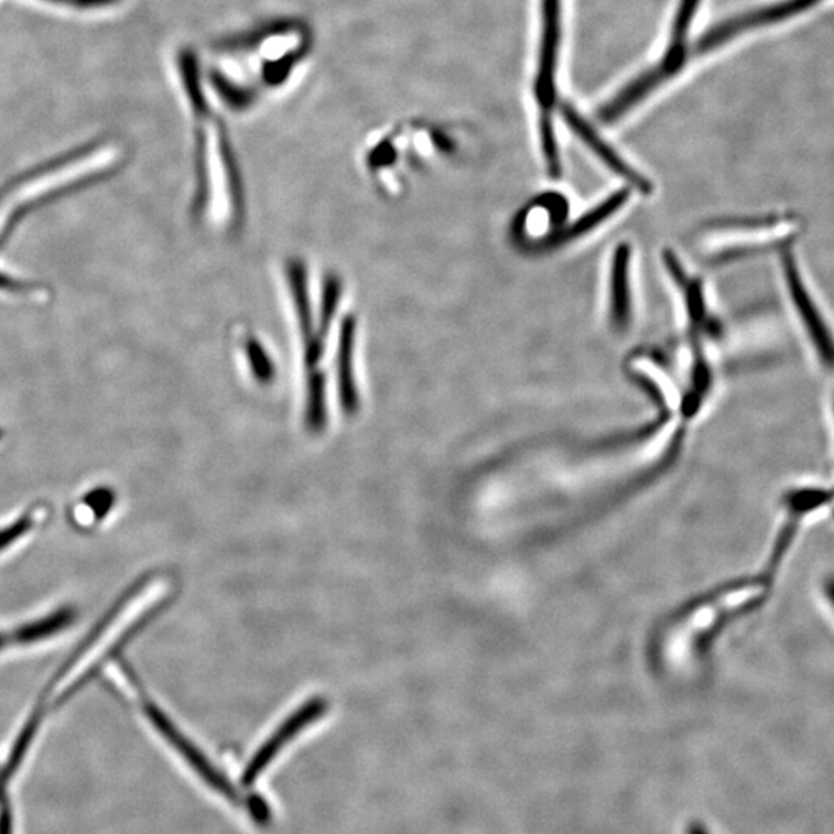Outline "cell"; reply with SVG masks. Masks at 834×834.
<instances>
[{"label":"cell","mask_w":834,"mask_h":834,"mask_svg":"<svg viewBox=\"0 0 834 834\" xmlns=\"http://www.w3.org/2000/svg\"><path fill=\"white\" fill-rule=\"evenodd\" d=\"M780 279L791 317L819 370L834 378V321L806 274L795 245L779 251Z\"/></svg>","instance_id":"cell-1"},{"label":"cell","mask_w":834,"mask_h":834,"mask_svg":"<svg viewBox=\"0 0 834 834\" xmlns=\"http://www.w3.org/2000/svg\"><path fill=\"white\" fill-rule=\"evenodd\" d=\"M701 3L702 0H680L674 21H672L670 44H668L667 52L661 56L659 64L638 76L632 83L618 91L609 102L605 104L599 110L602 121L614 122L625 117L629 110L645 101L649 95L659 90L663 84L675 78L685 68L687 59L691 57L687 36H690L691 25L697 17Z\"/></svg>","instance_id":"cell-2"},{"label":"cell","mask_w":834,"mask_h":834,"mask_svg":"<svg viewBox=\"0 0 834 834\" xmlns=\"http://www.w3.org/2000/svg\"><path fill=\"white\" fill-rule=\"evenodd\" d=\"M561 0H541V30L538 44L535 99L538 121H553L559 106V65L563 33Z\"/></svg>","instance_id":"cell-3"},{"label":"cell","mask_w":834,"mask_h":834,"mask_svg":"<svg viewBox=\"0 0 834 834\" xmlns=\"http://www.w3.org/2000/svg\"><path fill=\"white\" fill-rule=\"evenodd\" d=\"M819 2H822V0H782V2L772 3V6L762 7V9L726 19L721 24L714 25L708 32L703 33L701 40L695 42V45L691 48V57L708 55L714 50L721 48L722 45L736 40L740 34L798 17L803 11L810 10L811 7L817 6Z\"/></svg>","instance_id":"cell-4"},{"label":"cell","mask_w":834,"mask_h":834,"mask_svg":"<svg viewBox=\"0 0 834 834\" xmlns=\"http://www.w3.org/2000/svg\"><path fill=\"white\" fill-rule=\"evenodd\" d=\"M144 711L145 714H148L149 721L152 722L153 726L158 729V733H160L161 736H164V739L180 752V756L189 763L192 770L197 772L203 782H206L207 786L214 788L218 794L228 798L229 801L236 803L243 801V798L238 793L237 788H234L232 783L226 779V776L217 770V767L207 759L205 752H203L194 741L187 739V737L184 736L174 724H172L171 718L165 716L163 711L150 702L145 703Z\"/></svg>","instance_id":"cell-5"},{"label":"cell","mask_w":834,"mask_h":834,"mask_svg":"<svg viewBox=\"0 0 834 834\" xmlns=\"http://www.w3.org/2000/svg\"><path fill=\"white\" fill-rule=\"evenodd\" d=\"M326 711H328V702L321 697L311 698V701L303 703L299 710H295L294 713H292L291 716L277 728V732L272 734V736L269 737L259 749H257L256 755H253L252 759L249 760V763L246 765L243 775H241V782H243V786H253L256 780L263 775L264 770H267L268 765L279 756V752L282 751V749L286 747L295 736H299L306 726L315 724L318 718L325 716Z\"/></svg>","instance_id":"cell-6"},{"label":"cell","mask_w":834,"mask_h":834,"mask_svg":"<svg viewBox=\"0 0 834 834\" xmlns=\"http://www.w3.org/2000/svg\"><path fill=\"white\" fill-rule=\"evenodd\" d=\"M560 113L568 129H571L572 132H574L576 137H578L580 140H582L584 144H586L587 148H589L592 152H594L595 155H597L599 160L614 172V174L620 175L621 178H625L626 182L632 184L638 191H651V184H649L648 180L638 174L632 165L626 163V161L622 160V158L618 155V153L615 152V150L610 148L602 137H599L597 130H595L594 127H592L589 122H587L586 119L574 109V107L564 102L560 104Z\"/></svg>","instance_id":"cell-7"},{"label":"cell","mask_w":834,"mask_h":834,"mask_svg":"<svg viewBox=\"0 0 834 834\" xmlns=\"http://www.w3.org/2000/svg\"><path fill=\"white\" fill-rule=\"evenodd\" d=\"M628 248L621 246L615 253L613 268V318L617 326H625L629 317V286H628Z\"/></svg>","instance_id":"cell-8"},{"label":"cell","mask_w":834,"mask_h":834,"mask_svg":"<svg viewBox=\"0 0 834 834\" xmlns=\"http://www.w3.org/2000/svg\"><path fill=\"white\" fill-rule=\"evenodd\" d=\"M73 618H75L73 609H68L67 607V609L57 610V613L50 615L44 620L34 621L32 625L19 629L14 633V640L22 645L34 643V641L42 640V638H47L67 628Z\"/></svg>","instance_id":"cell-9"},{"label":"cell","mask_w":834,"mask_h":834,"mask_svg":"<svg viewBox=\"0 0 834 834\" xmlns=\"http://www.w3.org/2000/svg\"><path fill=\"white\" fill-rule=\"evenodd\" d=\"M40 722L41 711H37V713H34L32 718H30L25 728L22 729L21 736L18 737L17 745H14L13 751H11L6 767H3L2 772H0V798L6 793V788L9 786L10 779L13 778L14 772L18 771L19 765H21L22 759H24L26 749H29L30 744H32L37 726H40Z\"/></svg>","instance_id":"cell-10"},{"label":"cell","mask_w":834,"mask_h":834,"mask_svg":"<svg viewBox=\"0 0 834 834\" xmlns=\"http://www.w3.org/2000/svg\"><path fill=\"white\" fill-rule=\"evenodd\" d=\"M626 198H628V192L626 191H620L617 192V194H614L613 197L607 199V202L602 203L597 209L592 210V213L580 218V220L572 226V229L567 230L564 240H571V238L580 237L582 234L587 232V230L594 229L595 226H598L599 223L605 220V218L610 217L615 210L620 209V207L625 205Z\"/></svg>","instance_id":"cell-11"},{"label":"cell","mask_w":834,"mask_h":834,"mask_svg":"<svg viewBox=\"0 0 834 834\" xmlns=\"http://www.w3.org/2000/svg\"><path fill=\"white\" fill-rule=\"evenodd\" d=\"M33 521L30 517L21 518L17 522V524L10 526V528L0 530V551H3V549L9 548L10 544H13L14 541L19 540L22 535H25L26 532H29L30 528H32Z\"/></svg>","instance_id":"cell-12"},{"label":"cell","mask_w":834,"mask_h":834,"mask_svg":"<svg viewBox=\"0 0 834 834\" xmlns=\"http://www.w3.org/2000/svg\"><path fill=\"white\" fill-rule=\"evenodd\" d=\"M86 501L98 517H102V515L109 512L111 505H113V494L110 490H106V488H101V490L91 491Z\"/></svg>","instance_id":"cell-13"},{"label":"cell","mask_w":834,"mask_h":834,"mask_svg":"<svg viewBox=\"0 0 834 834\" xmlns=\"http://www.w3.org/2000/svg\"><path fill=\"white\" fill-rule=\"evenodd\" d=\"M53 3H63V6L76 7V9H98V7L111 6L118 0H48Z\"/></svg>","instance_id":"cell-14"},{"label":"cell","mask_w":834,"mask_h":834,"mask_svg":"<svg viewBox=\"0 0 834 834\" xmlns=\"http://www.w3.org/2000/svg\"><path fill=\"white\" fill-rule=\"evenodd\" d=\"M821 597L834 617V574H826L821 583Z\"/></svg>","instance_id":"cell-15"},{"label":"cell","mask_w":834,"mask_h":834,"mask_svg":"<svg viewBox=\"0 0 834 834\" xmlns=\"http://www.w3.org/2000/svg\"><path fill=\"white\" fill-rule=\"evenodd\" d=\"M13 821H11V810L9 802L2 801L0 805V834H13Z\"/></svg>","instance_id":"cell-16"},{"label":"cell","mask_w":834,"mask_h":834,"mask_svg":"<svg viewBox=\"0 0 834 834\" xmlns=\"http://www.w3.org/2000/svg\"><path fill=\"white\" fill-rule=\"evenodd\" d=\"M828 416H830V430H832V452H833V461H834V387L832 390V393H830L828 399Z\"/></svg>","instance_id":"cell-17"},{"label":"cell","mask_w":834,"mask_h":834,"mask_svg":"<svg viewBox=\"0 0 834 834\" xmlns=\"http://www.w3.org/2000/svg\"><path fill=\"white\" fill-rule=\"evenodd\" d=\"M686 834H710V832L706 830L705 825L701 824V822H693V824L687 826Z\"/></svg>","instance_id":"cell-18"},{"label":"cell","mask_w":834,"mask_h":834,"mask_svg":"<svg viewBox=\"0 0 834 834\" xmlns=\"http://www.w3.org/2000/svg\"><path fill=\"white\" fill-rule=\"evenodd\" d=\"M6 643H7V638L0 636V648H3V646H6Z\"/></svg>","instance_id":"cell-19"}]
</instances>
